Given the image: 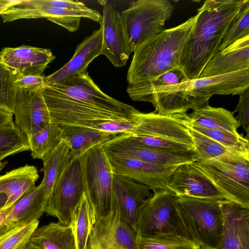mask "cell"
<instances>
[{
	"label": "cell",
	"instance_id": "cell-30",
	"mask_svg": "<svg viewBox=\"0 0 249 249\" xmlns=\"http://www.w3.org/2000/svg\"><path fill=\"white\" fill-rule=\"evenodd\" d=\"M95 220L93 208L84 193L74 211L71 223L76 249H88Z\"/></svg>",
	"mask_w": 249,
	"mask_h": 249
},
{
	"label": "cell",
	"instance_id": "cell-46",
	"mask_svg": "<svg viewBox=\"0 0 249 249\" xmlns=\"http://www.w3.org/2000/svg\"><path fill=\"white\" fill-rule=\"evenodd\" d=\"M19 0H0V16L11 6L17 3Z\"/></svg>",
	"mask_w": 249,
	"mask_h": 249
},
{
	"label": "cell",
	"instance_id": "cell-14",
	"mask_svg": "<svg viewBox=\"0 0 249 249\" xmlns=\"http://www.w3.org/2000/svg\"><path fill=\"white\" fill-rule=\"evenodd\" d=\"M210 99L174 85L156 88L137 95L132 100L150 102L155 108L154 112L169 115L186 113L189 109L207 106Z\"/></svg>",
	"mask_w": 249,
	"mask_h": 249
},
{
	"label": "cell",
	"instance_id": "cell-35",
	"mask_svg": "<svg viewBox=\"0 0 249 249\" xmlns=\"http://www.w3.org/2000/svg\"><path fill=\"white\" fill-rule=\"evenodd\" d=\"M29 149L28 138L15 124L0 127V161L9 156Z\"/></svg>",
	"mask_w": 249,
	"mask_h": 249
},
{
	"label": "cell",
	"instance_id": "cell-18",
	"mask_svg": "<svg viewBox=\"0 0 249 249\" xmlns=\"http://www.w3.org/2000/svg\"><path fill=\"white\" fill-rule=\"evenodd\" d=\"M151 190L148 186L114 174L112 209L118 210L135 231L138 216L152 195Z\"/></svg>",
	"mask_w": 249,
	"mask_h": 249
},
{
	"label": "cell",
	"instance_id": "cell-10",
	"mask_svg": "<svg viewBox=\"0 0 249 249\" xmlns=\"http://www.w3.org/2000/svg\"><path fill=\"white\" fill-rule=\"evenodd\" d=\"M142 210L135 231L140 237L178 233L175 207L179 196L168 189H156Z\"/></svg>",
	"mask_w": 249,
	"mask_h": 249
},
{
	"label": "cell",
	"instance_id": "cell-36",
	"mask_svg": "<svg viewBox=\"0 0 249 249\" xmlns=\"http://www.w3.org/2000/svg\"><path fill=\"white\" fill-rule=\"evenodd\" d=\"M247 36H249V0H244L238 13L230 23L221 41L218 52Z\"/></svg>",
	"mask_w": 249,
	"mask_h": 249
},
{
	"label": "cell",
	"instance_id": "cell-19",
	"mask_svg": "<svg viewBox=\"0 0 249 249\" xmlns=\"http://www.w3.org/2000/svg\"><path fill=\"white\" fill-rule=\"evenodd\" d=\"M107 156L114 174L148 186L153 191L167 189L169 177L178 166H161L135 159Z\"/></svg>",
	"mask_w": 249,
	"mask_h": 249
},
{
	"label": "cell",
	"instance_id": "cell-39",
	"mask_svg": "<svg viewBox=\"0 0 249 249\" xmlns=\"http://www.w3.org/2000/svg\"><path fill=\"white\" fill-rule=\"evenodd\" d=\"M188 80V79L181 69H175L146 83L128 86L126 91L132 99L137 95L156 88L180 84Z\"/></svg>",
	"mask_w": 249,
	"mask_h": 249
},
{
	"label": "cell",
	"instance_id": "cell-42",
	"mask_svg": "<svg viewBox=\"0 0 249 249\" xmlns=\"http://www.w3.org/2000/svg\"><path fill=\"white\" fill-rule=\"evenodd\" d=\"M13 71V85L16 90L18 89H35L43 88L45 85L46 76L44 75L24 76Z\"/></svg>",
	"mask_w": 249,
	"mask_h": 249
},
{
	"label": "cell",
	"instance_id": "cell-51",
	"mask_svg": "<svg viewBox=\"0 0 249 249\" xmlns=\"http://www.w3.org/2000/svg\"><path fill=\"white\" fill-rule=\"evenodd\" d=\"M199 249H217L209 248H200Z\"/></svg>",
	"mask_w": 249,
	"mask_h": 249
},
{
	"label": "cell",
	"instance_id": "cell-43",
	"mask_svg": "<svg viewBox=\"0 0 249 249\" xmlns=\"http://www.w3.org/2000/svg\"><path fill=\"white\" fill-rule=\"evenodd\" d=\"M238 112L236 120L239 125L243 127L247 133V138L249 134V88L239 95V100L237 106L233 112Z\"/></svg>",
	"mask_w": 249,
	"mask_h": 249
},
{
	"label": "cell",
	"instance_id": "cell-1",
	"mask_svg": "<svg viewBox=\"0 0 249 249\" xmlns=\"http://www.w3.org/2000/svg\"><path fill=\"white\" fill-rule=\"evenodd\" d=\"M44 98L51 122L114 133L116 120L131 121L138 111L103 92L87 71L62 83L45 85Z\"/></svg>",
	"mask_w": 249,
	"mask_h": 249
},
{
	"label": "cell",
	"instance_id": "cell-15",
	"mask_svg": "<svg viewBox=\"0 0 249 249\" xmlns=\"http://www.w3.org/2000/svg\"><path fill=\"white\" fill-rule=\"evenodd\" d=\"M43 88L16 91L14 124L28 139L51 123L43 96Z\"/></svg>",
	"mask_w": 249,
	"mask_h": 249
},
{
	"label": "cell",
	"instance_id": "cell-41",
	"mask_svg": "<svg viewBox=\"0 0 249 249\" xmlns=\"http://www.w3.org/2000/svg\"><path fill=\"white\" fill-rule=\"evenodd\" d=\"M133 137L142 143L162 149L173 151L195 150L189 145L164 139L147 136Z\"/></svg>",
	"mask_w": 249,
	"mask_h": 249
},
{
	"label": "cell",
	"instance_id": "cell-11",
	"mask_svg": "<svg viewBox=\"0 0 249 249\" xmlns=\"http://www.w3.org/2000/svg\"><path fill=\"white\" fill-rule=\"evenodd\" d=\"M3 22L17 19L46 18L48 20L73 32L79 27L82 18L100 22L102 16L97 10L89 8L75 10L63 8L48 7L37 4L35 0H19L0 15Z\"/></svg>",
	"mask_w": 249,
	"mask_h": 249
},
{
	"label": "cell",
	"instance_id": "cell-47",
	"mask_svg": "<svg viewBox=\"0 0 249 249\" xmlns=\"http://www.w3.org/2000/svg\"><path fill=\"white\" fill-rule=\"evenodd\" d=\"M12 206L9 207H3L0 210V226L5 219L7 214L9 213Z\"/></svg>",
	"mask_w": 249,
	"mask_h": 249
},
{
	"label": "cell",
	"instance_id": "cell-9",
	"mask_svg": "<svg viewBox=\"0 0 249 249\" xmlns=\"http://www.w3.org/2000/svg\"><path fill=\"white\" fill-rule=\"evenodd\" d=\"M102 145L108 156L137 160L161 166H178L199 159L195 150H168L148 146L129 133L118 135Z\"/></svg>",
	"mask_w": 249,
	"mask_h": 249
},
{
	"label": "cell",
	"instance_id": "cell-2",
	"mask_svg": "<svg viewBox=\"0 0 249 249\" xmlns=\"http://www.w3.org/2000/svg\"><path fill=\"white\" fill-rule=\"evenodd\" d=\"M244 0H206L182 51L180 65L188 80L198 78L218 52L226 32Z\"/></svg>",
	"mask_w": 249,
	"mask_h": 249
},
{
	"label": "cell",
	"instance_id": "cell-5",
	"mask_svg": "<svg viewBox=\"0 0 249 249\" xmlns=\"http://www.w3.org/2000/svg\"><path fill=\"white\" fill-rule=\"evenodd\" d=\"M193 163L226 200L249 208V158L225 156Z\"/></svg>",
	"mask_w": 249,
	"mask_h": 249
},
{
	"label": "cell",
	"instance_id": "cell-24",
	"mask_svg": "<svg viewBox=\"0 0 249 249\" xmlns=\"http://www.w3.org/2000/svg\"><path fill=\"white\" fill-rule=\"evenodd\" d=\"M47 200L41 184L34 186L12 206L0 226V234L38 220L45 212Z\"/></svg>",
	"mask_w": 249,
	"mask_h": 249
},
{
	"label": "cell",
	"instance_id": "cell-37",
	"mask_svg": "<svg viewBox=\"0 0 249 249\" xmlns=\"http://www.w3.org/2000/svg\"><path fill=\"white\" fill-rule=\"evenodd\" d=\"M190 128L227 147L249 155V140L240 134L236 135L227 131L206 128L190 124Z\"/></svg>",
	"mask_w": 249,
	"mask_h": 249
},
{
	"label": "cell",
	"instance_id": "cell-29",
	"mask_svg": "<svg viewBox=\"0 0 249 249\" xmlns=\"http://www.w3.org/2000/svg\"><path fill=\"white\" fill-rule=\"evenodd\" d=\"M188 116L190 124L239 135L237 131L239 125L233 112L224 108L208 105L193 110Z\"/></svg>",
	"mask_w": 249,
	"mask_h": 249
},
{
	"label": "cell",
	"instance_id": "cell-45",
	"mask_svg": "<svg viewBox=\"0 0 249 249\" xmlns=\"http://www.w3.org/2000/svg\"><path fill=\"white\" fill-rule=\"evenodd\" d=\"M13 124V114L0 109V127Z\"/></svg>",
	"mask_w": 249,
	"mask_h": 249
},
{
	"label": "cell",
	"instance_id": "cell-3",
	"mask_svg": "<svg viewBox=\"0 0 249 249\" xmlns=\"http://www.w3.org/2000/svg\"><path fill=\"white\" fill-rule=\"evenodd\" d=\"M197 14L180 24L165 29L133 52L127 73L128 86L142 84L175 69H181V53Z\"/></svg>",
	"mask_w": 249,
	"mask_h": 249
},
{
	"label": "cell",
	"instance_id": "cell-22",
	"mask_svg": "<svg viewBox=\"0 0 249 249\" xmlns=\"http://www.w3.org/2000/svg\"><path fill=\"white\" fill-rule=\"evenodd\" d=\"M55 56L51 50L26 45L5 47L0 52V60L24 76L42 75Z\"/></svg>",
	"mask_w": 249,
	"mask_h": 249
},
{
	"label": "cell",
	"instance_id": "cell-33",
	"mask_svg": "<svg viewBox=\"0 0 249 249\" xmlns=\"http://www.w3.org/2000/svg\"><path fill=\"white\" fill-rule=\"evenodd\" d=\"M138 249H199L200 246L178 233H165L149 237L137 235Z\"/></svg>",
	"mask_w": 249,
	"mask_h": 249
},
{
	"label": "cell",
	"instance_id": "cell-34",
	"mask_svg": "<svg viewBox=\"0 0 249 249\" xmlns=\"http://www.w3.org/2000/svg\"><path fill=\"white\" fill-rule=\"evenodd\" d=\"M190 131L194 143L195 150L198 155V160H209L232 156L249 158V155L227 147L191 128Z\"/></svg>",
	"mask_w": 249,
	"mask_h": 249
},
{
	"label": "cell",
	"instance_id": "cell-25",
	"mask_svg": "<svg viewBox=\"0 0 249 249\" xmlns=\"http://www.w3.org/2000/svg\"><path fill=\"white\" fill-rule=\"evenodd\" d=\"M249 68V36L218 52L206 65L199 78L226 74Z\"/></svg>",
	"mask_w": 249,
	"mask_h": 249
},
{
	"label": "cell",
	"instance_id": "cell-40",
	"mask_svg": "<svg viewBox=\"0 0 249 249\" xmlns=\"http://www.w3.org/2000/svg\"><path fill=\"white\" fill-rule=\"evenodd\" d=\"M14 71L0 60V109L13 114L16 90Z\"/></svg>",
	"mask_w": 249,
	"mask_h": 249
},
{
	"label": "cell",
	"instance_id": "cell-38",
	"mask_svg": "<svg viewBox=\"0 0 249 249\" xmlns=\"http://www.w3.org/2000/svg\"><path fill=\"white\" fill-rule=\"evenodd\" d=\"M39 221L16 227L0 234V249H25Z\"/></svg>",
	"mask_w": 249,
	"mask_h": 249
},
{
	"label": "cell",
	"instance_id": "cell-7",
	"mask_svg": "<svg viewBox=\"0 0 249 249\" xmlns=\"http://www.w3.org/2000/svg\"><path fill=\"white\" fill-rule=\"evenodd\" d=\"M82 166L85 193L95 218L108 215L112 211L114 173L102 144L93 146L82 155Z\"/></svg>",
	"mask_w": 249,
	"mask_h": 249
},
{
	"label": "cell",
	"instance_id": "cell-27",
	"mask_svg": "<svg viewBox=\"0 0 249 249\" xmlns=\"http://www.w3.org/2000/svg\"><path fill=\"white\" fill-rule=\"evenodd\" d=\"M29 243L42 249H76L72 226L59 222L37 227Z\"/></svg>",
	"mask_w": 249,
	"mask_h": 249
},
{
	"label": "cell",
	"instance_id": "cell-28",
	"mask_svg": "<svg viewBox=\"0 0 249 249\" xmlns=\"http://www.w3.org/2000/svg\"><path fill=\"white\" fill-rule=\"evenodd\" d=\"M60 126L63 130V139L70 146V154L76 157L82 156L93 146L103 144L118 135L89 127Z\"/></svg>",
	"mask_w": 249,
	"mask_h": 249
},
{
	"label": "cell",
	"instance_id": "cell-17",
	"mask_svg": "<svg viewBox=\"0 0 249 249\" xmlns=\"http://www.w3.org/2000/svg\"><path fill=\"white\" fill-rule=\"evenodd\" d=\"M167 189L180 196L226 200L211 181L192 163L178 165L169 177Z\"/></svg>",
	"mask_w": 249,
	"mask_h": 249
},
{
	"label": "cell",
	"instance_id": "cell-44",
	"mask_svg": "<svg viewBox=\"0 0 249 249\" xmlns=\"http://www.w3.org/2000/svg\"><path fill=\"white\" fill-rule=\"evenodd\" d=\"M35 2L43 7L63 8L75 10H86L89 8L80 1L65 0H35Z\"/></svg>",
	"mask_w": 249,
	"mask_h": 249
},
{
	"label": "cell",
	"instance_id": "cell-20",
	"mask_svg": "<svg viewBox=\"0 0 249 249\" xmlns=\"http://www.w3.org/2000/svg\"><path fill=\"white\" fill-rule=\"evenodd\" d=\"M220 206L223 224L217 249H249V208L227 200Z\"/></svg>",
	"mask_w": 249,
	"mask_h": 249
},
{
	"label": "cell",
	"instance_id": "cell-6",
	"mask_svg": "<svg viewBox=\"0 0 249 249\" xmlns=\"http://www.w3.org/2000/svg\"><path fill=\"white\" fill-rule=\"evenodd\" d=\"M173 10V5L167 0H138L120 13L131 53L163 30Z\"/></svg>",
	"mask_w": 249,
	"mask_h": 249
},
{
	"label": "cell",
	"instance_id": "cell-26",
	"mask_svg": "<svg viewBox=\"0 0 249 249\" xmlns=\"http://www.w3.org/2000/svg\"><path fill=\"white\" fill-rule=\"evenodd\" d=\"M39 178L36 168L26 164L0 176V194L7 196L5 207L12 206L25 193L35 186Z\"/></svg>",
	"mask_w": 249,
	"mask_h": 249
},
{
	"label": "cell",
	"instance_id": "cell-4",
	"mask_svg": "<svg viewBox=\"0 0 249 249\" xmlns=\"http://www.w3.org/2000/svg\"><path fill=\"white\" fill-rule=\"evenodd\" d=\"M220 202L179 196L175 207L179 233L200 248L217 249L223 224Z\"/></svg>",
	"mask_w": 249,
	"mask_h": 249
},
{
	"label": "cell",
	"instance_id": "cell-16",
	"mask_svg": "<svg viewBox=\"0 0 249 249\" xmlns=\"http://www.w3.org/2000/svg\"><path fill=\"white\" fill-rule=\"evenodd\" d=\"M99 22L102 31L101 54L116 67H124L131 53L128 45L120 13L105 1Z\"/></svg>",
	"mask_w": 249,
	"mask_h": 249
},
{
	"label": "cell",
	"instance_id": "cell-32",
	"mask_svg": "<svg viewBox=\"0 0 249 249\" xmlns=\"http://www.w3.org/2000/svg\"><path fill=\"white\" fill-rule=\"evenodd\" d=\"M62 140V128L55 123H49L28 139L32 158L42 160L52 152Z\"/></svg>",
	"mask_w": 249,
	"mask_h": 249
},
{
	"label": "cell",
	"instance_id": "cell-49",
	"mask_svg": "<svg viewBox=\"0 0 249 249\" xmlns=\"http://www.w3.org/2000/svg\"><path fill=\"white\" fill-rule=\"evenodd\" d=\"M25 249H42L36 247L32 244H31L30 243H28L27 247H26Z\"/></svg>",
	"mask_w": 249,
	"mask_h": 249
},
{
	"label": "cell",
	"instance_id": "cell-8",
	"mask_svg": "<svg viewBox=\"0 0 249 249\" xmlns=\"http://www.w3.org/2000/svg\"><path fill=\"white\" fill-rule=\"evenodd\" d=\"M82 155L76 157L69 154L45 209L47 215L56 217L58 222L65 225H71L74 211L85 193Z\"/></svg>",
	"mask_w": 249,
	"mask_h": 249
},
{
	"label": "cell",
	"instance_id": "cell-21",
	"mask_svg": "<svg viewBox=\"0 0 249 249\" xmlns=\"http://www.w3.org/2000/svg\"><path fill=\"white\" fill-rule=\"evenodd\" d=\"M176 86L209 98L214 95H239L249 88V68L226 74L189 80Z\"/></svg>",
	"mask_w": 249,
	"mask_h": 249
},
{
	"label": "cell",
	"instance_id": "cell-50",
	"mask_svg": "<svg viewBox=\"0 0 249 249\" xmlns=\"http://www.w3.org/2000/svg\"><path fill=\"white\" fill-rule=\"evenodd\" d=\"M7 162H0V172L3 169V168L7 164Z\"/></svg>",
	"mask_w": 249,
	"mask_h": 249
},
{
	"label": "cell",
	"instance_id": "cell-12",
	"mask_svg": "<svg viewBox=\"0 0 249 249\" xmlns=\"http://www.w3.org/2000/svg\"><path fill=\"white\" fill-rule=\"evenodd\" d=\"M137 125L129 133L134 137L147 136L189 145L195 149L186 113L163 115L155 112L135 115Z\"/></svg>",
	"mask_w": 249,
	"mask_h": 249
},
{
	"label": "cell",
	"instance_id": "cell-31",
	"mask_svg": "<svg viewBox=\"0 0 249 249\" xmlns=\"http://www.w3.org/2000/svg\"><path fill=\"white\" fill-rule=\"evenodd\" d=\"M70 152L69 145L63 139L59 145L42 160L44 176L40 184L47 199L69 159Z\"/></svg>",
	"mask_w": 249,
	"mask_h": 249
},
{
	"label": "cell",
	"instance_id": "cell-13",
	"mask_svg": "<svg viewBox=\"0 0 249 249\" xmlns=\"http://www.w3.org/2000/svg\"><path fill=\"white\" fill-rule=\"evenodd\" d=\"M136 236L120 212L113 208L108 215L95 218L88 249H138Z\"/></svg>",
	"mask_w": 249,
	"mask_h": 249
},
{
	"label": "cell",
	"instance_id": "cell-48",
	"mask_svg": "<svg viewBox=\"0 0 249 249\" xmlns=\"http://www.w3.org/2000/svg\"><path fill=\"white\" fill-rule=\"evenodd\" d=\"M7 201V196L5 194H0V210L5 207Z\"/></svg>",
	"mask_w": 249,
	"mask_h": 249
},
{
	"label": "cell",
	"instance_id": "cell-23",
	"mask_svg": "<svg viewBox=\"0 0 249 249\" xmlns=\"http://www.w3.org/2000/svg\"><path fill=\"white\" fill-rule=\"evenodd\" d=\"M101 47L102 31L100 27L77 46L73 56L68 62L45 77V85L62 83L87 71L89 64L101 55Z\"/></svg>",
	"mask_w": 249,
	"mask_h": 249
}]
</instances>
